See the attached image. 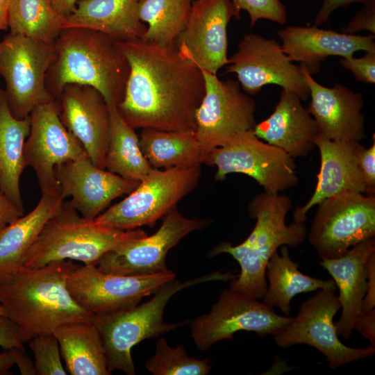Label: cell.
Returning <instances> with one entry per match:
<instances>
[{
	"label": "cell",
	"mask_w": 375,
	"mask_h": 375,
	"mask_svg": "<svg viewBox=\"0 0 375 375\" xmlns=\"http://www.w3.org/2000/svg\"><path fill=\"white\" fill-rule=\"evenodd\" d=\"M116 42L130 67L117 106L123 119L133 128L195 131L196 112L206 88L201 68L176 45L140 38Z\"/></svg>",
	"instance_id": "1"
},
{
	"label": "cell",
	"mask_w": 375,
	"mask_h": 375,
	"mask_svg": "<svg viewBox=\"0 0 375 375\" xmlns=\"http://www.w3.org/2000/svg\"><path fill=\"white\" fill-rule=\"evenodd\" d=\"M76 265L65 260L37 268L22 266L0 280V304L23 343L65 324L95 322L96 316L81 307L67 288Z\"/></svg>",
	"instance_id": "2"
},
{
	"label": "cell",
	"mask_w": 375,
	"mask_h": 375,
	"mask_svg": "<svg viewBox=\"0 0 375 375\" xmlns=\"http://www.w3.org/2000/svg\"><path fill=\"white\" fill-rule=\"evenodd\" d=\"M56 57L49 67L46 88L58 100L65 85L94 88L109 107L122 101L130 67L116 40L97 30L62 28L55 42Z\"/></svg>",
	"instance_id": "3"
},
{
	"label": "cell",
	"mask_w": 375,
	"mask_h": 375,
	"mask_svg": "<svg viewBox=\"0 0 375 375\" xmlns=\"http://www.w3.org/2000/svg\"><path fill=\"white\" fill-rule=\"evenodd\" d=\"M292 206L291 199L285 194L265 191L257 194L248 206L250 217L256 222L247 239L238 245L222 242L208 252L209 258L228 253L238 262L240 272L231 281V289L257 299L263 298L267 288L266 265L272 254L283 245H300L308 234L304 222L286 224Z\"/></svg>",
	"instance_id": "4"
},
{
	"label": "cell",
	"mask_w": 375,
	"mask_h": 375,
	"mask_svg": "<svg viewBox=\"0 0 375 375\" xmlns=\"http://www.w3.org/2000/svg\"><path fill=\"white\" fill-rule=\"evenodd\" d=\"M235 276L231 272L217 271L183 282L175 278L162 285L148 301L126 310L96 317L94 323L102 339L109 372L121 370L128 375H134L133 347L142 340L157 338L185 324V322L167 323L163 319L165 306L174 294L197 284L226 281Z\"/></svg>",
	"instance_id": "5"
},
{
	"label": "cell",
	"mask_w": 375,
	"mask_h": 375,
	"mask_svg": "<svg viewBox=\"0 0 375 375\" xmlns=\"http://www.w3.org/2000/svg\"><path fill=\"white\" fill-rule=\"evenodd\" d=\"M147 235L140 228L122 231L97 225L63 201L25 255L22 266L37 268L65 260L97 265L107 252Z\"/></svg>",
	"instance_id": "6"
},
{
	"label": "cell",
	"mask_w": 375,
	"mask_h": 375,
	"mask_svg": "<svg viewBox=\"0 0 375 375\" xmlns=\"http://www.w3.org/2000/svg\"><path fill=\"white\" fill-rule=\"evenodd\" d=\"M201 167L153 168L126 197L92 222L122 231L152 227L198 186Z\"/></svg>",
	"instance_id": "7"
},
{
	"label": "cell",
	"mask_w": 375,
	"mask_h": 375,
	"mask_svg": "<svg viewBox=\"0 0 375 375\" xmlns=\"http://www.w3.org/2000/svg\"><path fill=\"white\" fill-rule=\"evenodd\" d=\"M54 42L10 33L0 42V76L5 81L10 111L18 119L29 117L37 106L55 101L45 85L56 57Z\"/></svg>",
	"instance_id": "8"
},
{
	"label": "cell",
	"mask_w": 375,
	"mask_h": 375,
	"mask_svg": "<svg viewBox=\"0 0 375 375\" xmlns=\"http://www.w3.org/2000/svg\"><path fill=\"white\" fill-rule=\"evenodd\" d=\"M206 165L217 167L216 181H224L229 174H243L269 193H280L299 181L294 158L258 138L253 129L235 135L208 152Z\"/></svg>",
	"instance_id": "9"
},
{
	"label": "cell",
	"mask_w": 375,
	"mask_h": 375,
	"mask_svg": "<svg viewBox=\"0 0 375 375\" xmlns=\"http://www.w3.org/2000/svg\"><path fill=\"white\" fill-rule=\"evenodd\" d=\"M309 243L320 258H335L375 236V195L344 192L317 205Z\"/></svg>",
	"instance_id": "10"
},
{
	"label": "cell",
	"mask_w": 375,
	"mask_h": 375,
	"mask_svg": "<svg viewBox=\"0 0 375 375\" xmlns=\"http://www.w3.org/2000/svg\"><path fill=\"white\" fill-rule=\"evenodd\" d=\"M335 291L321 290L304 301L297 315L273 335L276 345L283 348L296 344L313 347L326 356L332 369L373 356L375 347L371 345L353 348L340 340L333 317L341 305Z\"/></svg>",
	"instance_id": "11"
},
{
	"label": "cell",
	"mask_w": 375,
	"mask_h": 375,
	"mask_svg": "<svg viewBox=\"0 0 375 375\" xmlns=\"http://www.w3.org/2000/svg\"><path fill=\"white\" fill-rule=\"evenodd\" d=\"M258 300L231 288L224 290L208 313L190 323L197 348L206 351L219 341L233 339L240 331L260 337L274 335L292 321L293 317L279 315Z\"/></svg>",
	"instance_id": "12"
},
{
	"label": "cell",
	"mask_w": 375,
	"mask_h": 375,
	"mask_svg": "<svg viewBox=\"0 0 375 375\" xmlns=\"http://www.w3.org/2000/svg\"><path fill=\"white\" fill-rule=\"evenodd\" d=\"M175 278V273L169 269L149 275H121L102 272L96 265H76L67 284L74 300L98 317L132 308Z\"/></svg>",
	"instance_id": "13"
},
{
	"label": "cell",
	"mask_w": 375,
	"mask_h": 375,
	"mask_svg": "<svg viewBox=\"0 0 375 375\" xmlns=\"http://www.w3.org/2000/svg\"><path fill=\"white\" fill-rule=\"evenodd\" d=\"M202 72L206 88L196 112L195 135L200 147L208 153L235 135L253 129L256 106L238 81H223L217 74Z\"/></svg>",
	"instance_id": "14"
},
{
	"label": "cell",
	"mask_w": 375,
	"mask_h": 375,
	"mask_svg": "<svg viewBox=\"0 0 375 375\" xmlns=\"http://www.w3.org/2000/svg\"><path fill=\"white\" fill-rule=\"evenodd\" d=\"M229 60L225 73H235L247 94H256L264 86L274 84L295 93L302 101L310 97L301 67L294 64L274 39L246 34Z\"/></svg>",
	"instance_id": "15"
},
{
	"label": "cell",
	"mask_w": 375,
	"mask_h": 375,
	"mask_svg": "<svg viewBox=\"0 0 375 375\" xmlns=\"http://www.w3.org/2000/svg\"><path fill=\"white\" fill-rule=\"evenodd\" d=\"M60 110L59 101L55 100L37 106L29 116L31 128L24 143V162L25 167L33 169L42 193L61 194L55 168L88 156L62 123Z\"/></svg>",
	"instance_id": "16"
},
{
	"label": "cell",
	"mask_w": 375,
	"mask_h": 375,
	"mask_svg": "<svg viewBox=\"0 0 375 375\" xmlns=\"http://www.w3.org/2000/svg\"><path fill=\"white\" fill-rule=\"evenodd\" d=\"M160 227L152 235L124 242L105 253L97 267L104 272L121 275H149L168 270V251L189 233L208 227L210 219L188 218L176 208L163 217Z\"/></svg>",
	"instance_id": "17"
},
{
	"label": "cell",
	"mask_w": 375,
	"mask_h": 375,
	"mask_svg": "<svg viewBox=\"0 0 375 375\" xmlns=\"http://www.w3.org/2000/svg\"><path fill=\"white\" fill-rule=\"evenodd\" d=\"M239 19L231 0H193L176 46L202 70L217 74L228 65L227 28Z\"/></svg>",
	"instance_id": "18"
},
{
	"label": "cell",
	"mask_w": 375,
	"mask_h": 375,
	"mask_svg": "<svg viewBox=\"0 0 375 375\" xmlns=\"http://www.w3.org/2000/svg\"><path fill=\"white\" fill-rule=\"evenodd\" d=\"M58 101L63 125L80 142L92 163L106 169L110 112L103 96L93 87L69 83Z\"/></svg>",
	"instance_id": "19"
},
{
	"label": "cell",
	"mask_w": 375,
	"mask_h": 375,
	"mask_svg": "<svg viewBox=\"0 0 375 375\" xmlns=\"http://www.w3.org/2000/svg\"><path fill=\"white\" fill-rule=\"evenodd\" d=\"M55 174L63 198L71 197L72 206L90 221L139 183L97 167L88 156L57 166Z\"/></svg>",
	"instance_id": "20"
},
{
	"label": "cell",
	"mask_w": 375,
	"mask_h": 375,
	"mask_svg": "<svg viewBox=\"0 0 375 375\" xmlns=\"http://www.w3.org/2000/svg\"><path fill=\"white\" fill-rule=\"evenodd\" d=\"M300 66L310 92L308 110L320 133L334 141L360 142L366 138L362 94L340 83L331 88L321 85Z\"/></svg>",
	"instance_id": "21"
},
{
	"label": "cell",
	"mask_w": 375,
	"mask_h": 375,
	"mask_svg": "<svg viewBox=\"0 0 375 375\" xmlns=\"http://www.w3.org/2000/svg\"><path fill=\"white\" fill-rule=\"evenodd\" d=\"M315 144L320 153V168L312 195L293 212L294 222H304L309 210L322 201L344 192L365 193V183L358 165L364 147L360 142L329 140L319 133Z\"/></svg>",
	"instance_id": "22"
},
{
	"label": "cell",
	"mask_w": 375,
	"mask_h": 375,
	"mask_svg": "<svg viewBox=\"0 0 375 375\" xmlns=\"http://www.w3.org/2000/svg\"><path fill=\"white\" fill-rule=\"evenodd\" d=\"M281 47L292 62H299L312 74L318 73L328 56L347 58L358 51L375 50V35H360L319 28L287 26L277 31Z\"/></svg>",
	"instance_id": "23"
},
{
	"label": "cell",
	"mask_w": 375,
	"mask_h": 375,
	"mask_svg": "<svg viewBox=\"0 0 375 375\" xmlns=\"http://www.w3.org/2000/svg\"><path fill=\"white\" fill-rule=\"evenodd\" d=\"M294 92L282 90L273 112L256 123L254 134L260 140L284 150L294 158L306 156L315 147L318 126Z\"/></svg>",
	"instance_id": "24"
},
{
	"label": "cell",
	"mask_w": 375,
	"mask_h": 375,
	"mask_svg": "<svg viewBox=\"0 0 375 375\" xmlns=\"http://www.w3.org/2000/svg\"><path fill=\"white\" fill-rule=\"evenodd\" d=\"M375 252V240L370 238L350 248L335 258H321L319 264L331 274L339 295L342 313L335 324L338 335L349 339L357 317L361 314L367 287V262Z\"/></svg>",
	"instance_id": "25"
},
{
	"label": "cell",
	"mask_w": 375,
	"mask_h": 375,
	"mask_svg": "<svg viewBox=\"0 0 375 375\" xmlns=\"http://www.w3.org/2000/svg\"><path fill=\"white\" fill-rule=\"evenodd\" d=\"M140 0H78L62 28L82 27L102 32L116 41L141 38L147 26L138 15Z\"/></svg>",
	"instance_id": "26"
},
{
	"label": "cell",
	"mask_w": 375,
	"mask_h": 375,
	"mask_svg": "<svg viewBox=\"0 0 375 375\" xmlns=\"http://www.w3.org/2000/svg\"><path fill=\"white\" fill-rule=\"evenodd\" d=\"M61 194L42 193L36 206L0 233V280L22 267L24 258L64 201Z\"/></svg>",
	"instance_id": "27"
},
{
	"label": "cell",
	"mask_w": 375,
	"mask_h": 375,
	"mask_svg": "<svg viewBox=\"0 0 375 375\" xmlns=\"http://www.w3.org/2000/svg\"><path fill=\"white\" fill-rule=\"evenodd\" d=\"M31 128L30 117L15 118L0 88V190L22 212L20 177L25 168L24 147Z\"/></svg>",
	"instance_id": "28"
},
{
	"label": "cell",
	"mask_w": 375,
	"mask_h": 375,
	"mask_svg": "<svg viewBox=\"0 0 375 375\" xmlns=\"http://www.w3.org/2000/svg\"><path fill=\"white\" fill-rule=\"evenodd\" d=\"M71 375H109L102 339L94 322L65 324L53 333Z\"/></svg>",
	"instance_id": "29"
},
{
	"label": "cell",
	"mask_w": 375,
	"mask_h": 375,
	"mask_svg": "<svg viewBox=\"0 0 375 375\" xmlns=\"http://www.w3.org/2000/svg\"><path fill=\"white\" fill-rule=\"evenodd\" d=\"M139 144L144 156L154 169L206 165L208 153L200 147L193 131L142 128Z\"/></svg>",
	"instance_id": "30"
},
{
	"label": "cell",
	"mask_w": 375,
	"mask_h": 375,
	"mask_svg": "<svg viewBox=\"0 0 375 375\" xmlns=\"http://www.w3.org/2000/svg\"><path fill=\"white\" fill-rule=\"evenodd\" d=\"M281 255L275 251L266 265L265 277L269 285L262 298V302L273 308L278 307L282 312L289 315L291 312L292 299L302 292L318 289L336 290L333 280H322L302 274L299 264L293 261L288 247L280 248Z\"/></svg>",
	"instance_id": "31"
},
{
	"label": "cell",
	"mask_w": 375,
	"mask_h": 375,
	"mask_svg": "<svg viewBox=\"0 0 375 375\" xmlns=\"http://www.w3.org/2000/svg\"><path fill=\"white\" fill-rule=\"evenodd\" d=\"M110 124L106 153V169L124 178L140 181L153 169L144 156L139 136L120 115L109 107Z\"/></svg>",
	"instance_id": "32"
},
{
	"label": "cell",
	"mask_w": 375,
	"mask_h": 375,
	"mask_svg": "<svg viewBox=\"0 0 375 375\" xmlns=\"http://www.w3.org/2000/svg\"><path fill=\"white\" fill-rule=\"evenodd\" d=\"M193 0H140L138 15L147 30L141 40L160 46L176 45Z\"/></svg>",
	"instance_id": "33"
},
{
	"label": "cell",
	"mask_w": 375,
	"mask_h": 375,
	"mask_svg": "<svg viewBox=\"0 0 375 375\" xmlns=\"http://www.w3.org/2000/svg\"><path fill=\"white\" fill-rule=\"evenodd\" d=\"M63 22L49 0H12L8 17L10 33L53 43Z\"/></svg>",
	"instance_id": "34"
},
{
	"label": "cell",
	"mask_w": 375,
	"mask_h": 375,
	"mask_svg": "<svg viewBox=\"0 0 375 375\" xmlns=\"http://www.w3.org/2000/svg\"><path fill=\"white\" fill-rule=\"evenodd\" d=\"M145 367L153 375H206L211 369L209 360L190 357L183 345L171 347L164 338L158 340L156 352Z\"/></svg>",
	"instance_id": "35"
},
{
	"label": "cell",
	"mask_w": 375,
	"mask_h": 375,
	"mask_svg": "<svg viewBox=\"0 0 375 375\" xmlns=\"http://www.w3.org/2000/svg\"><path fill=\"white\" fill-rule=\"evenodd\" d=\"M34 355L37 375H66L57 338L53 334L38 335L28 342Z\"/></svg>",
	"instance_id": "36"
},
{
	"label": "cell",
	"mask_w": 375,
	"mask_h": 375,
	"mask_svg": "<svg viewBox=\"0 0 375 375\" xmlns=\"http://www.w3.org/2000/svg\"><path fill=\"white\" fill-rule=\"evenodd\" d=\"M237 15L246 10L250 17V25L253 26L261 19L284 24L287 14L285 6L280 0H231Z\"/></svg>",
	"instance_id": "37"
},
{
	"label": "cell",
	"mask_w": 375,
	"mask_h": 375,
	"mask_svg": "<svg viewBox=\"0 0 375 375\" xmlns=\"http://www.w3.org/2000/svg\"><path fill=\"white\" fill-rule=\"evenodd\" d=\"M339 62L343 68L351 72L358 81L375 83V50L365 51L360 58L353 56L341 58Z\"/></svg>",
	"instance_id": "38"
},
{
	"label": "cell",
	"mask_w": 375,
	"mask_h": 375,
	"mask_svg": "<svg viewBox=\"0 0 375 375\" xmlns=\"http://www.w3.org/2000/svg\"><path fill=\"white\" fill-rule=\"evenodd\" d=\"M364 3L363 8L346 26L342 28V33L354 34L360 31H367L375 35V0H370Z\"/></svg>",
	"instance_id": "39"
},
{
	"label": "cell",
	"mask_w": 375,
	"mask_h": 375,
	"mask_svg": "<svg viewBox=\"0 0 375 375\" xmlns=\"http://www.w3.org/2000/svg\"><path fill=\"white\" fill-rule=\"evenodd\" d=\"M358 165L361 171L364 183L365 193L375 195V138L373 135V144L369 147H365L358 156Z\"/></svg>",
	"instance_id": "40"
},
{
	"label": "cell",
	"mask_w": 375,
	"mask_h": 375,
	"mask_svg": "<svg viewBox=\"0 0 375 375\" xmlns=\"http://www.w3.org/2000/svg\"><path fill=\"white\" fill-rule=\"evenodd\" d=\"M24 344L20 340L16 324L7 317H1L0 347L6 349L19 348L25 350Z\"/></svg>",
	"instance_id": "41"
},
{
	"label": "cell",
	"mask_w": 375,
	"mask_h": 375,
	"mask_svg": "<svg viewBox=\"0 0 375 375\" xmlns=\"http://www.w3.org/2000/svg\"><path fill=\"white\" fill-rule=\"evenodd\" d=\"M367 274L366 292L362 303V312L375 309V252L367 260Z\"/></svg>",
	"instance_id": "42"
},
{
	"label": "cell",
	"mask_w": 375,
	"mask_h": 375,
	"mask_svg": "<svg viewBox=\"0 0 375 375\" xmlns=\"http://www.w3.org/2000/svg\"><path fill=\"white\" fill-rule=\"evenodd\" d=\"M353 330L367 339L370 345L375 347V309L362 312L355 322Z\"/></svg>",
	"instance_id": "43"
},
{
	"label": "cell",
	"mask_w": 375,
	"mask_h": 375,
	"mask_svg": "<svg viewBox=\"0 0 375 375\" xmlns=\"http://www.w3.org/2000/svg\"><path fill=\"white\" fill-rule=\"evenodd\" d=\"M24 212L20 211L0 190V233Z\"/></svg>",
	"instance_id": "44"
},
{
	"label": "cell",
	"mask_w": 375,
	"mask_h": 375,
	"mask_svg": "<svg viewBox=\"0 0 375 375\" xmlns=\"http://www.w3.org/2000/svg\"><path fill=\"white\" fill-rule=\"evenodd\" d=\"M370 0H324L315 19V26H319L328 20L331 13L337 8L345 7L353 3L367 2Z\"/></svg>",
	"instance_id": "45"
},
{
	"label": "cell",
	"mask_w": 375,
	"mask_h": 375,
	"mask_svg": "<svg viewBox=\"0 0 375 375\" xmlns=\"http://www.w3.org/2000/svg\"><path fill=\"white\" fill-rule=\"evenodd\" d=\"M8 350L10 352L14 362L17 365L21 374H36L34 362L26 354L25 350L19 348H12Z\"/></svg>",
	"instance_id": "46"
},
{
	"label": "cell",
	"mask_w": 375,
	"mask_h": 375,
	"mask_svg": "<svg viewBox=\"0 0 375 375\" xmlns=\"http://www.w3.org/2000/svg\"><path fill=\"white\" fill-rule=\"evenodd\" d=\"M53 9L64 21L75 10L78 0H49Z\"/></svg>",
	"instance_id": "47"
},
{
	"label": "cell",
	"mask_w": 375,
	"mask_h": 375,
	"mask_svg": "<svg viewBox=\"0 0 375 375\" xmlns=\"http://www.w3.org/2000/svg\"><path fill=\"white\" fill-rule=\"evenodd\" d=\"M12 0H0V31L8 28L9 10Z\"/></svg>",
	"instance_id": "48"
},
{
	"label": "cell",
	"mask_w": 375,
	"mask_h": 375,
	"mask_svg": "<svg viewBox=\"0 0 375 375\" xmlns=\"http://www.w3.org/2000/svg\"><path fill=\"white\" fill-rule=\"evenodd\" d=\"M13 365L15 362L9 350L0 353V374H6Z\"/></svg>",
	"instance_id": "49"
},
{
	"label": "cell",
	"mask_w": 375,
	"mask_h": 375,
	"mask_svg": "<svg viewBox=\"0 0 375 375\" xmlns=\"http://www.w3.org/2000/svg\"><path fill=\"white\" fill-rule=\"evenodd\" d=\"M6 310L0 304V317L3 316L6 317Z\"/></svg>",
	"instance_id": "50"
}]
</instances>
